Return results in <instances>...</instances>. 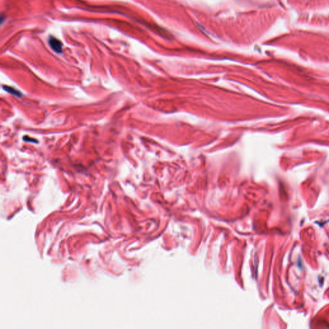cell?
I'll return each mask as SVG.
<instances>
[{
  "label": "cell",
  "instance_id": "cell-1",
  "mask_svg": "<svg viewBox=\"0 0 329 329\" xmlns=\"http://www.w3.org/2000/svg\"><path fill=\"white\" fill-rule=\"evenodd\" d=\"M48 43L52 49L57 54H61L62 52V44L61 42L52 36L50 37Z\"/></svg>",
  "mask_w": 329,
  "mask_h": 329
},
{
  "label": "cell",
  "instance_id": "cell-2",
  "mask_svg": "<svg viewBox=\"0 0 329 329\" xmlns=\"http://www.w3.org/2000/svg\"><path fill=\"white\" fill-rule=\"evenodd\" d=\"M3 89H5V91H6V92L10 93V94H12L13 95H15L16 96H21V93L18 92L17 89H15L14 88H12V87H9V86H3Z\"/></svg>",
  "mask_w": 329,
  "mask_h": 329
},
{
  "label": "cell",
  "instance_id": "cell-3",
  "mask_svg": "<svg viewBox=\"0 0 329 329\" xmlns=\"http://www.w3.org/2000/svg\"><path fill=\"white\" fill-rule=\"evenodd\" d=\"M23 140L26 141H31V142H34V143H36L37 142V140H35V139H32V138H30L29 137H25L23 138Z\"/></svg>",
  "mask_w": 329,
  "mask_h": 329
}]
</instances>
